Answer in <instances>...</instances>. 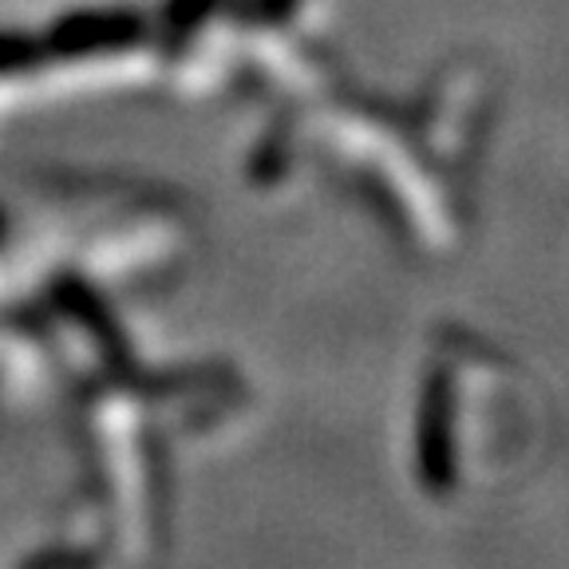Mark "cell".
<instances>
[{"mask_svg":"<svg viewBox=\"0 0 569 569\" xmlns=\"http://www.w3.org/2000/svg\"><path fill=\"white\" fill-rule=\"evenodd\" d=\"M550 391L518 356L462 325L427 340L411 411V475L436 502H462L542 467L553 447Z\"/></svg>","mask_w":569,"mask_h":569,"instance_id":"6da1fadb","label":"cell"},{"mask_svg":"<svg viewBox=\"0 0 569 569\" xmlns=\"http://www.w3.org/2000/svg\"><path fill=\"white\" fill-rule=\"evenodd\" d=\"M48 76L71 83H134L154 76V32L151 9L127 0H96L56 12L36 28Z\"/></svg>","mask_w":569,"mask_h":569,"instance_id":"7a4b0ae2","label":"cell"}]
</instances>
